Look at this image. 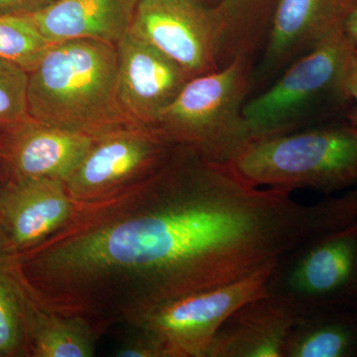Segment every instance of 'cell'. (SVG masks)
<instances>
[{
	"label": "cell",
	"mask_w": 357,
	"mask_h": 357,
	"mask_svg": "<svg viewBox=\"0 0 357 357\" xmlns=\"http://www.w3.org/2000/svg\"><path fill=\"white\" fill-rule=\"evenodd\" d=\"M13 274L0 259V357L18 356L29 344L32 303Z\"/></svg>",
	"instance_id": "obj_19"
},
{
	"label": "cell",
	"mask_w": 357,
	"mask_h": 357,
	"mask_svg": "<svg viewBox=\"0 0 357 357\" xmlns=\"http://www.w3.org/2000/svg\"><path fill=\"white\" fill-rule=\"evenodd\" d=\"M29 15H0V58L20 65L28 73L53 46Z\"/></svg>",
	"instance_id": "obj_20"
},
{
	"label": "cell",
	"mask_w": 357,
	"mask_h": 357,
	"mask_svg": "<svg viewBox=\"0 0 357 357\" xmlns=\"http://www.w3.org/2000/svg\"><path fill=\"white\" fill-rule=\"evenodd\" d=\"M202 1L204 2V3L208 4V6H217L218 2L220 1V0H202Z\"/></svg>",
	"instance_id": "obj_26"
},
{
	"label": "cell",
	"mask_w": 357,
	"mask_h": 357,
	"mask_svg": "<svg viewBox=\"0 0 357 357\" xmlns=\"http://www.w3.org/2000/svg\"><path fill=\"white\" fill-rule=\"evenodd\" d=\"M6 157L16 180L48 178L66 182L96 137L30 119L7 128Z\"/></svg>",
	"instance_id": "obj_13"
},
{
	"label": "cell",
	"mask_w": 357,
	"mask_h": 357,
	"mask_svg": "<svg viewBox=\"0 0 357 357\" xmlns=\"http://www.w3.org/2000/svg\"><path fill=\"white\" fill-rule=\"evenodd\" d=\"M267 295L299 312L316 307L357 309V222L316 237L272 268Z\"/></svg>",
	"instance_id": "obj_6"
},
{
	"label": "cell",
	"mask_w": 357,
	"mask_h": 357,
	"mask_svg": "<svg viewBox=\"0 0 357 357\" xmlns=\"http://www.w3.org/2000/svg\"><path fill=\"white\" fill-rule=\"evenodd\" d=\"M55 0H0V15H25L42 10Z\"/></svg>",
	"instance_id": "obj_23"
},
{
	"label": "cell",
	"mask_w": 357,
	"mask_h": 357,
	"mask_svg": "<svg viewBox=\"0 0 357 357\" xmlns=\"http://www.w3.org/2000/svg\"><path fill=\"white\" fill-rule=\"evenodd\" d=\"M116 356L121 357H165L158 344L145 333L138 331L135 340L121 345L116 351Z\"/></svg>",
	"instance_id": "obj_22"
},
{
	"label": "cell",
	"mask_w": 357,
	"mask_h": 357,
	"mask_svg": "<svg viewBox=\"0 0 357 357\" xmlns=\"http://www.w3.org/2000/svg\"><path fill=\"white\" fill-rule=\"evenodd\" d=\"M356 6L357 0H279L253 67L250 96L266 89L298 59L345 32Z\"/></svg>",
	"instance_id": "obj_9"
},
{
	"label": "cell",
	"mask_w": 357,
	"mask_h": 357,
	"mask_svg": "<svg viewBox=\"0 0 357 357\" xmlns=\"http://www.w3.org/2000/svg\"><path fill=\"white\" fill-rule=\"evenodd\" d=\"M191 77L220 69V22L202 0H138L130 30Z\"/></svg>",
	"instance_id": "obj_8"
},
{
	"label": "cell",
	"mask_w": 357,
	"mask_h": 357,
	"mask_svg": "<svg viewBox=\"0 0 357 357\" xmlns=\"http://www.w3.org/2000/svg\"><path fill=\"white\" fill-rule=\"evenodd\" d=\"M347 86L354 102V109L347 117V121L357 128V44H354L349 59Z\"/></svg>",
	"instance_id": "obj_24"
},
{
	"label": "cell",
	"mask_w": 357,
	"mask_h": 357,
	"mask_svg": "<svg viewBox=\"0 0 357 357\" xmlns=\"http://www.w3.org/2000/svg\"><path fill=\"white\" fill-rule=\"evenodd\" d=\"M299 314L287 301L267 294L249 301L225 321L206 357H283Z\"/></svg>",
	"instance_id": "obj_14"
},
{
	"label": "cell",
	"mask_w": 357,
	"mask_h": 357,
	"mask_svg": "<svg viewBox=\"0 0 357 357\" xmlns=\"http://www.w3.org/2000/svg\"><path fill=\"white\" fill-rule=\"evenodd\" d=\"M119 98L138 126L153 128L191 79L172 59L129 31L116 45Z\"/></svg>",
	"instance_id": "obj_11"
},
{
	"label": "cell",
	"mask_w": 357,
	"mask_h": 357,
	"mask_svg": "<svg viewBox=\"0 0 357 357\" xmlns=\"http://www.w3.org/2000/svg\"><path fill=\"white\" fill-rule=\"evenodd\" d=\"M177 147L146 126L109 131L96 136L65 185L75 197L98 194L134 176L156 172Z\"/></svg>",
	"instance_id": "obj_10"
},
{
	"label": "cell",
	"mask_w": 357,
	"mask_h": 357,
	"mask_svg": "<svg viewBox=\"0 0 357 357\" xmlns=\"http://www.w3.org/2000/svg\"><path fill=\"white\" fill-rule=\"evenodd\" d=\"M28 112L33 121L102 135L138 126L122 107L115 45L96 40L54 44L28 79Z\"/></svg>",
	"instance_id": "obj_2"
},
{
	"label": "cell",
	"mask_w": 357,
	"mask_h": 357,
	"mask_svg": "<svg viewBox=\"0 0 357 357\" xmlns=\"http://www.w3.org/2000/svg\"><path fill=\"white\" fill-rule=\"evenodd\" d=\"M255 60L234 59L217 72L190 79L153 126L162 137L227 164L250 142L243 107L251 95Z\"/></svg>",
	"instance_id": "obj_5"
},
{
	"label": "cell",
	"mask_w": 357,
	"mask_h": 357,
	"mask_svg": "<svg viewBox=\"0 0 357 357\" xmlns=\"http://www.w3.org/2000/svg\"><path fill=\"white\" fill-rule=\"evenodd\" d=\"M65 182L55 178L16 180L0 199V225L6 251L37 245L67 222L72 213Z\"/></svg>",
	"instance_id": "obj_12"
},
{
	"label": "cell",
	"mask_w": 357,
	"mask_h": 357,
	"mask_svg": "<svg viewBox=\"0 0 357 357\" xmlns=\"http://www.w3.org/2000/svg\"><path fill=\"white\" fill-rule=\"evenodd\" d=\"M126 211L36 256L42 280L77 312L132 316L243 280L352 220L344 197L303 204L182 146Z\"/></svg>",
	"instance_id": "obj_1"
},
{
	"label": "cell",
	"mask_w": 357,
	"mask_h": 357,
	"mask_svg": "<svg viewBox=\"0 0 357 357\" xmlns=\"http://www.w3.org/2000/svg\"><path fill=\"white\" fill-rule=\"evenodd\" d=\"M29 73L0 58V128L7 129L32 119L28 112Z\"/></svg>",
	"instance_id": "obj_21"
},
{
	"label": "cell",
	"mask_w": 357,
	"mask_h": 357,
	"mask_svg": "<svg viewBox=\"0 0 357 357\" xmlns=\"http://www.w3.org/2000/svg\"><path fill=\"white\" fill-rule=\"evenodd\" d=\"M29 347L38 357H89L93 345L88 331L77 319L45 314L31 307Z\"/></svg>",
	"instance_id": "obj_18"
},
{
	"label": "cell",
	"mask_w": 357,
	"mask_h": 357,
	"mask_svg": "<svg viewBox=\"0 0 357 357\" xmlns=\"http://www.w3.org/2000/svg\"><path fill=\"white\" fill-rule=\"evenodd\" d=\"M137 3L138 0H55L27 15L51 43L88 39L116 46L130 30Z\"/></svg>",
	"instance_id": "obj_15"
},
{
	"label": "cell",
	"mask_w": 357,
	"mask_h": 357,
	"mask_svg": "<svg viewBox=\"0 0 357 357\" xmlns=\"http://www.w3.org/2000/svg\"><path fill=\"white\" fill-rule=\"evenodd\" d=\"M345 35L352 43L357 44V6L345 26Z\"/></svg>",
	"instance_id": "obj_25"
},
{
	"label": "cell",
	"mask_w": 357,
	"mask_h": 357,
	"mask_svg": "<svg viewBox=\"0 0 357 357\" xmlns=\"http://www.w3.org/2000/svg\"><path fill=\"white\" fill-rule=\"evenodd\" d=\"M273 267L234 283L185 294L131 318L165 357H206L225 321L245 303L266 294Z\"/></svg>",
	"instance_id": "obj_7"
},
{
	"label": "cell",
	"mask_w": 357,
	"mask_h": 357,
	"mask_svg": "<svg viewBox=\"0 0 357 357\" xmlns=\"http://www.w3.org/2000/svg\"><path fill=\"white\" fill-rule=\"evenodd\" d=\"M354 43L345 32L303 56L246 100L243 119L250 141L347 121L354 100L347 72Z\"/></svg>",
	"instance_id": "obj_3"
},
{
	"label": "cell",
	"mask_w": 357,
	"mask_h": 357,
	"mask_svg": "<svg viewBox=\"0 0 357 357\" xmlns=\"http://www.w3.org/2000/svg\"><path fill=\"white\" fill-rule=\"evenodd\" d=\"M283 357H357V309L326 307L300 312Z\"/></svg>",
	"instance_id": "obj_16"
},
{
	"label": "cell",
	"mask_w": 357,
	"mask_h": 357,
	"mask_svg": "<svg viewBox=\"0 0 357 357\" xmlns=\"http://www.w3.org/2000/svg\"><path fill=\"white\" fill-rule=\"evenodd\" d=\"M279 0H220L215 6L220 22V67L234 59L255 62L266 43Z\"/></svg>",
	"instance_id": "obj_17"
},
{
	"label": "cell",
	"mask_w": 357,
	"mask_h": 357,
	"mask_svg": "<svg viewBox=\"0 0 357 357\" xmlns=\"http://www.w3.org/2000/svg\"><path fill=\"white\" fill-rule=\"evenodd\" d=\"M225 165L256 187L333 196L357 188V128L335 121L250 141Z\"/></svg>",
	"instance_id": "obj_4"
}]
</instances>
